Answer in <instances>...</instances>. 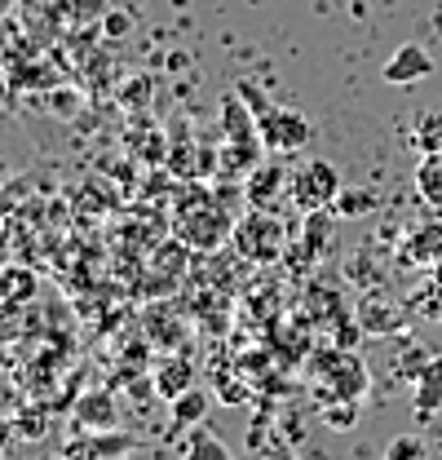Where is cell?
I'll list each match as a JSON object with an SVG mask.
<instances>
[{
  "instance_id": "20",
  "label": "cell",
  "mask_w": 442,
  "mask_h": 460,
  "mask_svg": "<svg viewBox=\"0 0 442 460\" xmlns=\"http://www.w3.org/2000/svg\"><path fill=\"white\" fill-rule=\"evenodd\" d=\"M385 460H429V447L420 434H398V438H389Z\"/></svg>"
},
{
  "instance_id": "22",
  "label": "cell",
  "mask_w": 442,
  "mask_h": 460,
  "mask_svg": "<svg viewBox=\"0 0 442 460\" xmlns=\"http://www.w3.org/2000/svg\"><path fill=\"white\" fill-rule=\"evenodd\" d=\"M57 460H102V452L93 447L89 434H75V438H66V443L57 447Z\"/></svg>"
},
{
  "instance_id": "17",
  "label": "cell",
  "mask_w": 442,
  "mask_h": 460,
  "mask_svg": "<svg viewBox=\"0 0 442 460\" xmlns=\"http://www.w3.org/2000/svg\"><path fill=\"white\" fill-rule=\"evenodd\" d=\"M411 146H416L420 155L442 151V115L438 111H420L411 119Z\"/></svg>"
},
{
  "instance_id": "11",
  "label": "cell",
  "mask_w": 442,
  "mask_h": 460,
  "mask_svg": "<svg viewBox=\"0 0 442 460\" xmlns=\"http://www.w3.org/2000/svg\"><path fill=\"white\" fill-rule=\"evenodd\" d=\"M358 328L363 337H393L402 328V305H393L385 296H367L358 305Z\"/></svg>"
},
{
  "instance_id": "6",
  "label": "cell",
  "mask_w": 442,
  "mask_h": 460,
  "mask_svg": "<svg viewBox=\"0 0 442 460\" xmlns=\"http://www.w3.org/2000/svg\"><path fill=\"white\" fill-rule=\"evenodd\" d=\"M381 75H385L389 84H420V80L434 75V54L425 45H402V49L389 54Z\"/></svg>"
},
{
  "instance_id": "24",
  "label": "cell",
  "mask_w": 442,
  "mask_h": 460,
  "mask_svg": "<svg viewBox=\"0 0 442 460\" xmlns=\"http://www.w3.org/2000/svg\"><path fill=\"white\" fill-rule=\"evenodd\" d=\"M133 31V18L128 13H107V36L110 40H119V36H128Z\"/></svg>"
},
{
  "instance_id": "12",
  "label": "cell",
  "mask_w": 442,
  "mask_h": 460,
  "mask_svg": "<svg viewBox=\"0 0 442 460\" xmlns=\"http://www.w3.org/2000/svg\"><path fill=\"white\" fill-rule=\"evenodd\" d=\"M411 407L420 420H434L442 411V354L429 358V367L416 376V394H411Z\"/></svg>"
},
{
  "instance_id": "1",
  "label": "cell",
  "mask_w": 442,
  "mask_h": 460,
  "mask_svg": "<svg viewBox=\"0 0 442 460\" xmlns=\"http://www.w3.org/2000/svg\"><path fill=\"white\" fill-rule=\"evenodd\" d=\"M234 93L248 102V111L257 115V133H261V146H266L270 155H292V151H301V146L314 137V128H310L305 115L292 111V107H270L252 84H239Z\"/></svg>"
},
{
  "instance_id": "8",
  "label": "cell",
  "mask_w": 442,
  "mask_h": 460,
  "mask_svg": "<svg viewBox=\"0 0 442 460\" xmlns=\"http://www.w3.org/2000/svg\"><path fill=\"white\" fill-rule=\"evenodd\" d=\"M177 234H181L190 248L208 252V248H217L225 234H234V226L225 222V213H221V208H199V213H190V226H186V222H177Z\"/></svg>"
},
{
  "instance_id": "10",
  "label": "cell",
  "mask_w": 442,
  "mask_h": 460,
  "mask_svg": "<svg viewBox=\"0 0 442 460\" xmlns=\"http://www.w3.org/2000/svg\"><path fill=\"white\" fill-rule=\"evenodd\" d=\"M151 381H155V394L164 402H172L177 394H186L195 385V363L186 354H164L155 367H151Z\"/></svg>"
},
{
  "instance_id": "14",
  "label": "cell",
  "mask_w": 442,
  "mask_h": 460,
  "mask_svg": "<svg viewBox=\"0 0 442 460\" xmlns=\"http://www.w3.org/2000/svg\"><path fill=\"white\" fill-rule=\"evenodd\" d=\"M208 407H213V399H208L199 385H190L186 394H177V399L168 402V416H172V425H181V429H195V425H204Z\"/></svg>"
},
{
  "instance_id": "27",
  "label": "cell",
  "mask_w": 442,
  "mask_h": 460,
  "mask_svg": "<svg viewBox=\"0 0 442 460\" xmlns=\"http://www.w3.org/2000/svg\"><path fill=\"white\" fill-rule=\"evenodd\" d=\"M0 367H4V363H0Z\"/></svg>"
},
{
  "instance_id": "9",
  "label": "cell",
  "mask_w": 442,
  "mask_h": 460,
  "mask_svg": "<svg viewBox=\"0 0 442 460\" xmlns=\"http://www.w3.org/2000/svg\"><path fill=\"white\" fill-rule=\"evenodd\" d=\"M75 429L80 434H98V429H119V407L110 399V390H89L75 402Z\"/></svg>"
},
{
  "instance_id": "19",
  "label": "cell",
  "mask_w": 442,
  "mask_h": 460,
  "mask_svg": "<svg viewBox=\"0 0 442 460\" xmlns=\"http://www.w3.org/2000/svg\"><path fill=\"white\" fill-rule=\"evenodd\" d=\"M372 208H376L372 190H340L336 204H332V213H340V217H367Z\"/></svg>"
},
{
  "instance_id": "25",
  "label": "cell",
  "mask_w": 442,
  "mask_h": 460,
  "mask_svg": "<svg viewBox=\"0 0 442 460\" xmlns=\"http://www.w3.org/2000/svg\"><path fill=\"white\" fill-rule=\"evenodd\" d=\"M0 9H4V0H0Z\"/></svg>"
},
{
  "instance_id": "5",
  "label": "cell",
  "mask_w": 442,
  "mask_h": 460,
  "mask_svg": "<svg viewBox=\"0 0 442 460\" xmlns=\"http://www.w3.org/2000/svg\"><path fill=\"white\" fill-rule=\"evenodd\" d=\"M283 186H292V172L283 169V160H266V164H257L243 177V195H248L252 208H275Z\"/></svg>"
},
{
  "instance_id": "15",
  "label": "cell",
  "mask_w": 442,
  "mask_h": 460,
  "mask_svg": "<svg viewBox=\"0 0 442 460\" xmlns=\"http://www.w3.org/2000/svg\"><path fill=\"white\" fill-rule=\"evenodd\" d=\"M181 460H230V447L221 443L217 434H208L204 425H195L186 447H181Z\"/></svg>"
},
{
  "instance_id": "23",
  "label": "cell",
  "mask_w": 442,
  "mask_h": 460,
  "mask_svg": "<svg viewBox=\"0 0 442 460\" xmlns=\"http://www.w3.org/2000/svg\"><path fill=\"white\" fill-rule=\"evenodd\" d=\"M49 111L57 115V119H75V111H80V93L75 89H49Z\"/></svg>"
},
{
  "instance_id": "3",
  "label": "cell",
  "mask_w": 442,
  "mask_h": 460,
  "mask_svg": "<svg viewBox=\"0 0 442 460\" xmlns=\"http://www.w3.org/2000/svg\"><path fill=\"white\" fill-rule=\"evenodd\" d=\"M287 190H292V199H296L301 213H323L340 195V172L332 169L328 160H310L301 172H292V186Z\"/></svg>"
},
{
  "instance_id": "7",
  "label": "cell",
  "mask_w": 442,
  "mask_h": 460,
  "mask_svg": "<svg viewBox=\"0 0 442 460\" xmlns=\"http://www.w3.org/2000/svg\"><path fill=\"white\" fill-rule=\"evenodd\" d=\"M398 261H407V266H438L442 261V217L407 230V239L398 243Z\"/></svg>"
},
{
  "instance_id": "4",
  "label": "cell",
  "mask_w": 442,
  "mask_h": 460,
  "mask_svg": "<svg viewBox=\"0 0 442 460\" xmlns=\"http://www.w3.org/2000/svg\"><path fill=\"white\" fill-rule=\"evenodd\" d=\"M310 372H314L323 385H332V399H363V390H367V367H363V358L349 354V349H332L323 358H314Z\"/></svg>"
},
{
  "instance_id": "21",
  "label": "cell",
  "mask_w": 442,
  "mask_h": 460,
  "mask_svg": "<svg viewBox=\"0 0 442 460\" xmlns=\"http://www.w3.org/2000/svg\"><path fill=\"white\" fill-rule=\"evenodd\" d=\"M323 420L332 429H354L358 420V399H332V407H323Z\"/></svg>"
},
{
  "instance_id": "26",
  "label": "cell",
  "mask_w": 442,
  "mask_h": 460,
  "mask_svg": "<svg viewBox=\"0 0 442 460\" xmlns=\"http://www.w3.org/2000/svg\"><path fill=\"white\" fill-rule=\"evenodd\" d=\"M0 460H4V452H0Z\"/></svg>"
},
{
  "instance_id": "2",
  "label": "cell",
  "mask_w": 442,
  "mask_h": 460,
  "mask_svg": "<svg viewBox=\"0 0 442 460\" xmlns=\"http://www.w3.org/2000/svg\"><path fill=\"white\" fill-rule=\"evenodd\" d=\"M234 248L248 257V261H278L283 248H287V226L278 222L270 208H252L243 222H234Z\"/></svg>"
},
{
  "instance_id": "16",
  "label": "cell",
  "mask_w": 442,
  "mask_h": 460,
  "mask_svg": "<svg viewBox=\"0 0 442 460\" xmlns=\"http://www.w3.org/2000/svg\"><path fill=\"white\" fill-rule=\"evenodd\" d=\"M13 429H18L22 443H40V438L49 434V407H45V402H27V407L13 416Z\"/></svg>"
},
{
  "instance_id": "13",
  "label": "cell",
  "mask_w": 442,
  "mask_h": 460,
  "mask_svg": "<svg viewBox=\"0 0 442 460\" xmlns=\"http://www.w3.org/2000/svg\"><path fill=\"white\" fill-rule=\"evenodd\" d=\"M416 195L434 208V217H442V151L420 155V164H416Z\"/></svg>"
},
{
  "instance_id": "18",
  "label": "cell",
  "mask_w": 442,
  "mask_h": 460,
  "mask_svg": "<svg viewBox=\"0 0 442 460\" xmlns=\"http://www.w3.org/2000/svg\"><path fill=\"white\" fill-rule=\"evenodd\" d=\"M93 438V447L102 452V460H119V456H133L137 452V438H128V434H119V429H98V434H89Z\"/></svg>"
}]
</instances>
